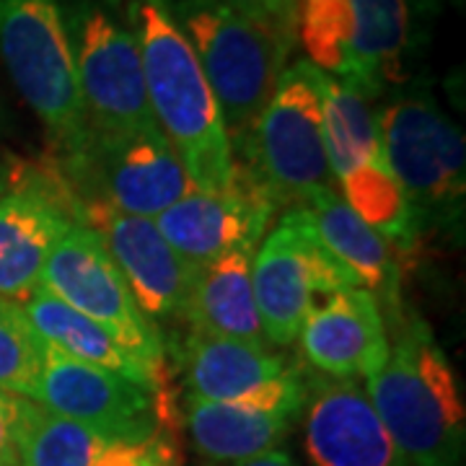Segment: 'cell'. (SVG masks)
<instances>
[{
    "label": "cell",
    "instance_id": "5",
    "mask_svg": "<svg viewBox=\"0 0 466 466\" xmlns=\"http://www.w3.org/2000/svg\"><path fill=\"white\" fill-rule=\"evenodd\" d=\"M0 60L42 122L55 167L76 164L91 143L60 0H0Z\"/></svg>",
    "mask_w": 466,
    "mask_h": 466
},
{
    "label": "cell",
    "instance_id": "20",
    "mask_svg": "<svg viewBox=\"0 0 466 466\" xmlns=\"http://www.w3.org/2000/svg\"><path fill=\"white\" fill-rule=\"evenodd\" d=\"M299 417L208 401L184 394L182 425L208 464L228 466L283 446Z\"/></svg>",
    "mask_w": 466,
    "mask_h": 466
},
{
    "label": "cell",
    "instance_id": "11",
    "mask_svg": "<svg viewBox=\"0 0 466 466\" xmlns=\"http://www.w3.org/2000/svg\"><path fill=\"white\" fill-rule=\"evenodd\" d=\"M187 394L259 412L300 417L306 370L285 363L265 345L189 329L177 350Z\"/></svg>",
    "mask_w": 466,
    "mask_h": 466
},
{
    "label": "cell",
    "instance_id": "10",
    "mask_svg": "<svg viewBox=\"0 0 466 466\" xmlns=\"http://www.w3.org/2000/svg\"><path fill=\"white\" fill-rule=\"evenodd\" d=\"M57 171L78 202L137 218H156L195 189L158 127L91 135L84 156Z\"/></svg>",
    "mask_w": 466,
    "mask_h": 466
},
{
    "label": "cell",
    "instance_id": "32",
    "mask_svg": "<svg viewBox=\"0 0 466 466\" xmlns=\"http://www.w3.org/2000/svg\"><path fill=\"white\" fill-rule=\"evenodd\" d=\"M410 3H412V0H410ZM415 3L420 11H428V14H433L435 8H438L443 0H415ZM451 3H461V0H451Z\"/></svg>",
    "mask_w": 466,
    "mask_h": 466
},
{
    "label": "cell",
    "instance_id": "30",
    "mask_svg": "<svg viewBox=\"0 0 466 466\" xmlns=\"http://www.w3.org/2000/svg\"><path fill=\"white\" fill-rule=\"evenodd\" d=\"M213 466V464H208ZM228 466H300L288 451L283 449H275V451H267L262 456H257V459H249V461H238V464H228Z\"/></svg>",
    "mask_w": 466,
    "mask_h": 466
},
{
    "label": "cell",
    "instance_id": "21",
    "mask_svg": "<svg viewBox=\"0 0 466 466\" xmlns=\"http://www.w3.org/2000/svg\"><path fill=\"white\" fill-rule=\"evenodd\" d=\"M251 257L254 251L236 249L200 267L184 311L189 329L269 348L254 300Z\"/></svg>",
    "mask_w": 466,
    "mask_h": 466
},
{
    "label": "cell",
    "instance_id": "25",
    "mask_svg": "<svg viewBox=\"0 0 466 466\" xmlns=\"http://www.w3.org/2000/svg\"><path fill=\"white\" fill-rule=\"evenodd\" d=\"M18 466H94L106 441L88 428L21 400Z\"/></svg>",
    "mask_w": 466,
    "mask_h": 466
},
{
    "label": "cell",
    "instance_id": "9",
    "mask_svg": "<svg viewBox=\"0 0 466 466\" xmlns=\"http://www.w3.org/2000/svg\"><path fill=\"white\" fill-rule=\"evenodd\" d=\"M251 285L267 342L278 348H288L299 339L314 300L334 290L363 288L321 244L300 208L285 210L280 223L254 251Z\"/></svg>",
    "mask_w": 466,
    "mask_h": 466
},
{
    "label": "cell",
    "instance_id": "22",
    "mask_svg": "<svg viewBox=\"0 0 466 466\" xmlns=\"http://www.w3.org/2000/svg\"><path fill=\"white\" fill-rule=\"evenodd\" d=\"M21 309L29 319L34 332L39 334V339L45 345H50L52 350L63 352L78 363H86V366L104 368L109 373H116L143 389L161 394L164 386H158L146 368L137 366L133 358L112 339V334L104 332L96 321L70 309L66 300L52 296L47 288L36 285L32 293L21 300Z\"/></svg>",
    "mask_w": 466,
    "mask_h": 466
},
{
    "label": "cell",
    "instance_id": "6",
    "mask_svg": "<svg viewBox=\"0 0 466 466\" xmlns=\"http://www.w3.org/2000/svg\"><path fill=\"white\" fill-rule=\"evenodd\" d=\"M233 161L236 171L275 208H303L317 195L337 189L321 137L319 67L309 60L285 67L254 133Z\"/></svg>",
    "mask_w": 466,
    "mask_h": 466
},
{
    "label": "cell",
    "instance_id": "8",
    "mask_svg": "<svg viewBox=\"0 0 466 466\" xmlns=\"http://www.w3.org/2000/svg\"><path fill=\"white\" fill-rule=\"evenodd\" d=\"M39 285L70 309L96 321L119 348L143 366L158 386L167 381V348L125 283L101 238L81 220H73L45 262Z\"/></svg>",
    "mask_w": 466,
    "mask_h": 466
},
{
    "label": "cell",
    "instance_id": "15",
    "mask_svg": "<svg viewBox=\"0 0 466 466\" xmlns=\"http://www.w3.org/2000/svg\"><path fill=\"white\" fill-rule=\"evenodd\" d=\"M300 417L311 466H407L360 381L306 370Z\"/></svg>",
    "mask_w": 466,
    "mask_h": 466
},
{
    "label": "cell",
    "instance_id": "33",
    "mask_svg": "<svg viewBox=\"0 0 466 466\" xmlns=\"http://www.w3.org/2000/svg\"><path fill=\"white\" fill-rule=\"evenodd\" d=\"M8 130V112H5V106H3V101H0V135Z\"/></svg>",
    "mask_w": 466,
    "mask_h": 466
},
{
    "label": "cell",
    "instance_id": "3",
    "mask_svg": "<svg viewBox=\"0 0 466 466\" xmlns=\"http://www.w3.org/2000/svg\"><path fill=\"white\" fill-rule=\"evenodd\" d=\"M381 158L397 177L422 233L461 236L466 208V148L461 127L422 81L389 91L376 109Z\"/></svg>",
    "mask_w": 466,
    "mask_h": 466
},
{
    "label": "cell",
    "instance_id": "13",
    "mask_svg": "<svg viewBox=\"0 0 466 466\" xmlns=\"http://www.w3.org/2000/svg\"><path fill=\"white\" fill-rule=\"evenodd\" d=\"M76 213L78 200L57 167L14 171L11 189L0 195V299L21 303L39 285Z\"/></svg>",
    "mask_w": 466,
    "mask_h": 466
},
{
    "label": "cell",
    "instance_id": "31",
    "mask_svg": "<svg viewBox=\"0 0 466 466\" xmlns=\"http://www.w3.org/2000/svg\"><path fill=\"white\" fill-rule=\"evenodd\" d=\"M14 184V171L5 167H0V195H5Z\"/></svg>",
    "mask_w": 466,
    "mask_h": 466
},
{
    "label": "cell",
    "instance_id": "29",
    "mask_svg": "<svg viewBox=\"0 0 466 466\" xmlns=\"http://www.w3.org/2000/svg\"><path fill=\"white\" fill-rule=\"evenodd\" d=\"M18 417L21 397L0 391V466H18Z\"/></svg>",
    "mask_w": 466,
    "mask_h": 466
},
{
    "label": "cell",
    "instance_id": "23",
    "mask_svg": "<svg viewBox=\"0 0 466 466\" xmlns=\"http://www.w3.org/2000/svg\"><path fill=\"white\" fill-rule=\"evenodd\" d=\"M319 99L324 150L337 182L352 168L383 161L379 119L366 96L319 70Z\"/></svg>",
    "mask_w": 466,
    "mask_h": 466
},
{
    "label": "cell",
    "instance_id": "12",
    "mask_svg": "<svg viewBox=\"0 0 466 466\" xmlns=\"http://www.w3.org/2000/svg\"><path fill=\"white\" fill-rule=\"evenodd\" d=\"M156 391L45 345L36 404L67 417L106 443H146L164 428Z\"/></svg>",
    "mask_w": 466,
    "mask_h": 466
},
{
    "label": "cell",
    "instance_id": "27",
    "mask_svg": "<svg viewBox=\"0 0 466 466\" xmlns=\"http://www.w3.org/2000/svg\"><path fill=\"white\" fill-rule=\"evenodd\" d=\"M45 366V342L34 332L18 300L0 299V391L36 400Z\"/></svg>",
    "mask_w": 466,
    "mask_h": 466
},
{
    "label": "cell",
    "instance_id": "28",
    "mask_svg": "<svg viewBox=\"0 0 466 466\" xmlns=\"http://www.w3.org/2000/svg\"><path fill=\"white\" fill-rule=\"evenodd\" d=\"M218 3L228 5L231 11L262 24L272 32L296 39V24H299V3L296 0H218Z\"/></svg>",
    "mask_w": 466,
    "mask_h": 466
},
{
    "label": "cell",
    "instance_id": "26",
    "mask_svg": "<svg viewBox=\"0 0 466 466\" xmlns=\"http://www.w3.org/2000/svg\"><path fill=\"white\" fill-rule=\"evenodd\" d=\"M296 39L303 45L311 66L339 78L348 70L352 45L350 0H303V5H299Z\"/></svg>",
    "mask_w": 466,
    "mask_h": 466
},
{
    "label": "cell",
    "instance_id": "1",
    "mask_svg": "<svg viewBox=\"0 0 466 466\" xmlns=\"http://www.w3.org/2000/svg\"><path fill=\"white\" fill-rule=\"evenodd\" d=\"M112 5L140 52L153 119L192 187L200 192L233 189L236 161L223 115L171 3L112 0Z\"/></svg>",
    "mask_w": 466,
    "mask_h": 466
},
{
    "label": "cell",
    "instance_id": "24",
    "mask_svg": "<svg viewBox=\"0 0 466 466\" xmlns=\"http://www.w3.org/2000/svg\"><path fill=\"white\" fill-rule=\"evenodd\" d=\"M339 195L373 231L391 244L397 257H412L425 236L397 177L383 161L352 168L339 179Z\"/></svg>",
    "mask_w": 466,
    "mask_h": 466
},
{
    "label": "cell",
    "instance_id": "2",
    "mask_svg": "<svg viewBox=\"0 0 466 466\" xmlns=\"http://www.w3.org/2000/svg\"><path fill=\"white\" fill-rule=\"evenodd\" d=\"M386 329L394 342L381 370L363 383L368 401L407 466H464V394L446 352L404 306L386 317Z\"/></svg>",
    "mask_w": 466,
    "mask_h": 466
},
{
    "label": "cell",
    "instance_id": "7",
    "mask_svg": "<svg viewBox=\"0 0 466 466\" xmlns=\"http://www.w3.org/2000/svg\"><path fill=\"white\" fill-rule=\"evenodd\" d=\"M63 18L91 135L156 130L140 52L112 0H67Z\"/></svg>",
    "mask_w": 466,
    "mask_h": 466
},
{
    "label": "cell",
    "instance_id": "14",
    "mask_svg": "<svg viewBox=\"0 0 466 466\" xmlns=\"http://www.w3.org/2000/svg\"><path fill=\"white\" fill-rule=\"evenodd\" d=\"M76 220L86 223L99 236L140 311L153 324L177 317L184 319L187 300L200 269L168 247L153 218L125 216L101 205L78 202Z\"/></svg>",
    "mask_w": 466,
    "mask_h": 466
},
{
    "label": "cell",
    "instance_id": "4",
    "mask_svg": "<svg viewBox=\"0 0 466 466\" xmlns=\"http://www.w3.org/2000/svg\"><path fill=\"white\" fill-rule=\"evenodd\" d=\"M223 115L233 156L247 146L288 67L296 39L218 0H168Z\"/></svg>",
    "mask_w": 466,
    "mask_h": 466
},
{
    "label": "cell",
    "instance_id": "18",
    "mask_svg": "<svg viewBox=\"0 0 466 466\" xmlns=\"http://www.w3.org/2000/svg\"><path fill=\"white\" fill-rule=\"evenodd\" d=\"M352 45L342 84L368 101L407 84V60L415 52L410 0H350Z\"/></svg>",
    "mask_w": 466,
    "mask_h": 466
},
{
    "label": "cell",
    "instance_id": "16",
    "mask_svg": "<svg viewBox=\"0 0 466 466\" xmlns=\"http://www.w3.org/2000/svg\"><path fill=\"white\" fill-rule=\"evenodd\" d=\"M275 205L236 171L228 192L192 189L153 218L158 233L182 259L198 269L236 249L257 251L275 218Z\"/></svg>",
    "mask_w": 466,
    "mask_h": 466
},
{
    "label": "cell",
    "instance_id": "17",
    "mask_svg": "<svg viewBox=\"0 0 466 466\" xmlns=\"http://www.w3.org/2000/svg\"><path fill=\"white\" fill-rule=\"evenodd\" d=\"M381 303L368 288H345L314 300L299 332L300 355L314 373L366 381L389 358Z\"/></svg>",
    "mask_w": 466,
    "mask_h": 466
},
{
    "label": "cell",
    "instance_id": "19",
    "mask_svg": "<svg viewBox=\"0 0 466 466\" xmlns=\"http://www.w3.org/2000/svg\"><path fill=\"white\" fill-rule=\"evenodd\" d=\"M300 210L309 216L321 244L376 296L383 319L397 314L401 309V259L391 244L350 208L339 189L317 195Z\"/></svg>",
    "mask_w": 466,
    "mask_h": 466
}]
</instances>
